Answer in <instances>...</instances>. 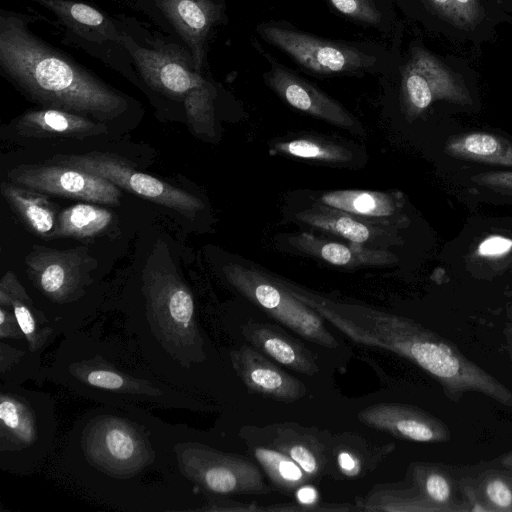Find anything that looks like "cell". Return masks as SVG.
I'll use <instances>...</instances> for the list:
<instances>
[{"mask_svg":"<svg viewBox=\"0 0 512 512\" xmlns=\"http://www.w3.org/2000/svg\"><path fill=\"white\" fill-rule=\"evenodd\" d=\"M187 434L140 407L104 405L76 421L61 465L88 493L122 510L193 511L196 486L174 452Z\"/></svg>","mask_w":512,"mask_h":512,"instance_id":"cell-1","label":"cell"},{"mask_svg":"<svg viewBox=\"0 0 512 512\" xmlns=\"http://www.w3.org/2000/svg\"><path fill=\"white\" fill-rule=\"evenodd\" d=\"M33 16L0 10V74L33 103L101 122L127 113L132 99L30 29Z\"/></svg>","mask_w":512,"mask_h":512,"instance_id":"cell-2","label":"cell"},{"mask_svg":"<svg viewBox=\"0 0 512 512\" xmlns=\"http://www.w3.org/2000/svg\"><path fill=\"white\" fill-rule=\"evenodd\" d=\"M43 380L103 405L201 408L195 395L159 377L130 341L105 339L82 329L64 336L41 369Z\"/></svg>","mask_w":512,"mask_h":512,"instance_id":"cell-3","label":"cell"},{"mask_svg":"<svg viewBox=\"0 0 512 512\" xmlns=\"http://www.w3.org/2000/svg\"><path fill=\"white\" fill-rule=\"evenodd\" d=\"M142 297L126 318L129 341L159 377L194 395L209 352L190 289L175 273L156 270L146 277Z\"/></svg>","mask_w":512,"mask_h":512,"instance_id":"cell-4","label":"cell"},{"mask_svg":"<svg viewBox=\"0 0 512 512\" xmlns=\"http://www.w3.org/2000/svg\"><path fill=\"white\" fill-rule=\"evenodd\" d=\"M332 306L355 323L353 340L414 362L439 382L449 400L458 403L466 393L476 392L512 408V391L450 340L409 318L357 304Z\"/></svg>","mask_w":512,"mask_h":512,"instance_id":"cell-5","label":"cell"},{"mask_svg":"<svg viewBox=\"0 0 512 512\" xmlns=\"http://www.w3.org/2000/svg\"><path fill=\"white\" fill-rule=\"evenodd\" d=\"M113 19L141 89L182 103L191 131L198 136L214 137L217 90L196 69L190 53L168 35L133 16L118 14Z\"/></svg>","mask_w":512,"mask_h":512,"instance_id":"cell-6","label":"cell"},{"mask_svg":"<svg viewBox=\"0 0 512 512\" xmlns=\"http://www.w3.org/2000/svg\"><path fill=\"white\" fill-rule=\"evenodd\" d=\"M57 435L55 401L21 384L0 383V468L20 475L39 470Z\"/></svg>","mask_w":512,"mask_h":512,"instance_id":"cell-7","label":"cell"},{"mask_svg":"<svg viewBox=\"0 0 512 512\" xmlns=\"http://www.w3.org/2000/svg\"><path fill=\"white\" fill-rule=\"evenodd\" d=\"M94 262L82 247L57 250L36 246L25 258L29 280L47 303L44 313L63 336L85 325L77 305L91 285Z\"/></svg>","mask_w":512,"mask_h":512,"instance_id":"cell-8","label":"cell"},{"mask_svg":"<svg viewBox=\"0 0 512 512\" xmlns=\"http://www.w3.org/2000/svg\"><path fill=\"white\" fill-rule=\"evenodd\" d=\"M32 1L52 14L63 43L81 49L141 88L113 16L79 0Z\"/></svg>","mask_w":512,"mask_h":512,"instance_id":"cell-9","label":"cell"},{"mask_svg":"<svg viewBox=\"0 0 512 512\" xmlns=\"http://www.w3.org/2000/svg\"><path fill=\"white\" fill-rule=\"evenodd\" d=\"M223 273L238 292L296 334L321 346H338L321 316L294 296L278 278L237 263L225 265Z\"/></svg>","mask_w":512,"mask_h":512,"instance_id":"cell-10","label":"cell"},{"mask_svg":"<svg viewBox=\"0 0 512 512\" xmlns=\"http://www.w3.org/2000/svg\"><path fill=\"white\" fill-rule=\"evenodd\" d=\"M188 435L176 442L174 452L181 473L196 488L219 495L270 491L259 469L248 460L191 440Z\"/></svg>","mask_w":512,"mask_h":512,"instance_id":"cell-11","label":"cell"},{"mask_svg":"<svg viewBox=\"0 0 512 512\" xmlns=\"http://www.w3.org/2000/svg\"><path fill=\"white\" fill-rule=\"evenodd\" d=\"M164 34L181 44L198 71L203 70L214 27L222 20L217 0H126Z\"/></svg>","mask_w":512,"mask_h":512,"instance_id":"cell-12","label":"cell"},{"mask_svg":"<svg viewBox=\"0 0 512 512\" xmlns=\"http://www.w3.org/2000/svg\"><path fill=\"white\" fill-rule=\"evenodd\" d=\"M57 164L80 169L107 179L120 189L128 190L167 208L193 217L204 208L196 196L163 180L135 170L118 157L101 152L57 155Z\"/></svg>","mask_w":512,"mask_h":512,"instance_id":"cell-13","label":"cell"},{"mask_svg":"<svg viewBox=\"0 0 512 512\" xmlns=\"http://www.w3.org/2000/svg\"><path fill=\"white\" fill-rule=\"evenodd\" d=\"M263 38L284 51L299 65L322 74L355 72L373 66L376 58L356 48L296 30L263 25Z\"/></svg>","mask_w":512,"mask_h":512,"instance_id":"cell-14","label":"cell"},{"mask_svg":"<svg viewBox=\"0 0 512 512\" xmlns=\"http://www.w3.org/2000/svg\"><path fill=\"white\" fill-rule=\"evenodd\" d=\"M8 176L12 182L45 195L112 206L119 205L122 197L121 189L107 179L57 163L21 165Z\"/></svg>","mask_w":512,"mask_h":512,"instance_id":"cell-15","label":"cell"},{"mask_svg":"<svg viewBox=\"0 0 512 512\" xmlns=\"http://www.w3.org/2000/svg\"><path fill=\"white\" fill-rule=\"evenodd\" d=\"M401 95L408 116H417L436 100L471 104L466 87L429 52L417 48L402 70Z\"/></svg>","mask_w":512,"mask_h":512,"instance_id":"cell-16","label":"cell"},{"mask_svg":"<svg viewBox=\"0 0 512 512\" xmlns=\"http://www.w3.org/2000/svg\"><path fill=\"white\" fill-rule=\"evenodd\" d=\"M265 82L290 106L352 133L365 134L361 123L341 104L287 69L273 67Z\"/></svg>","mask_w":512,"mask_h":512,"instance_id":"cell-17","label":"cell"},{"mask_svg":"<svg viewBox=\"0 0 512 512\" xmlns=\"http://www.w3.org/2000/svg\"><path fill=\"white\" fill-rule=\"evenodd\" d=\"M358 418L367 426L404 440L442 443L451 439L450 429L443 421L411 405L379 403L360 411Z\"/></svg>","mask_w":512,"mask_h":512,"instance_id":"cell-18","label":"cell"},{"mask_svg":"<svg viewBox=\"0 0 512 512\" xmlns=\"http://www.w3.org/2000/svg\"><path fill=\"white\" fill-rule=\"evenodd\" d=\"M230 358L237 375L250 391L285 402L296 401L306 394L302 382L272 363L253 346L244 344L232 350Z\"/></svg>","mask_w":512,"mask_h":512,"instance_id":"cell-19","label":"cell"},{"mask_svg":"<svg viewBox=\"0 0 512 512\" xmlns=\"http://www.w3.org/2000/svg\"><path fill=\"white\" fill-rule=\"evenodd\" d=\"M308 226L369 248L387 250L396 245V228L372 225L340 209L320 202L296 214Z\"/></svg>","mask_w":512,"mask_h":512,"instance_id":"cell-20","label":"cell"},{"mask_svg":"<svg viewBox=\"0 0 512 512\" xmlns=\"http://www.w3.org/2000/svg\"><path fill=\"white\" fill-rule=\"evenodd\" d=\"M17 135L24 138L81 140L107 132L105 122L60 109H31L12 122Z\"/></svg>","mask_w":512,"mask_h":512,"instance_id":"cell-21","label":"cell"},{"mask_svg":"<svg viewBox=\"0 0 512 512\" xmlns=\"http://www.w3.org/2000/svg\"><path fill=\"white\" fill-rule=\"evenodd\" d=\"M0 306L13 309L26 337L30 353L42 365L43 353L61 333L36 306L31 295L12 271H7L1 278Z\"/></svg>","mask_w":512,"mask_h":512,"instance_id":"cell-22","label":"cell"},{"mask_svg":"<svg viewBox=\"0 0 512 512\" xmlns=\"http://www.w3.org/2000/svg\"><path fill=\"white\" fill-rule=\"evenodd\" d=\"M318 202L345 211L372 225L396 228L404 223L402 194L366 190H337Z\"/></svg>","mask_w":512,"mask_h":512,"instance_id":"cell-23","label":"cell"},{"mask_svg":"<svg viewBox=\"0 0 512 512\" xmlns=\"http://www.w3.org/2000/svg\"><path fill=\"white\" fill-rule=\"evenodd\" d=\"M288 243L303 254L344 268L383 266L397 261V257L388 250L369 248L352 242L328 241L308 232L290 236Z\"/></svg>","mask_w":512,"mask_h":512,"instance_id":"cell-24","label":"cell"},{"mask_svg":"<svg viewBox=\"0 0 512 512\" xmlns=\"http://www.w3.org/2000/svg\"><path fill=\"white\" fill-rule=\"evenodd\" d=\"M243 333L254 348L283 366L306 375L318 372L311 351L281 330L269 324L251 322L244 326Z\"/></svg>","mask_w":512,"mask_h":512,"instance_id":"cell-25","label":"cell"},{"mask_svg":"<svg viewBox=\"0 0 512 512\" xmlns=\"http://www.w3.org/2000/svg\"><path fill=\"white\" fill-rule=\"evenodd\" d=\"M1 193L28 228L38 236L50 239L59 213L45 194L14 182H3Z\"/></svg>","mask_w":512,"mask_h":512,"instance_id":"cell-26","label":"cell"},{"mask_svg":"<svg viewBox=\"0 0 512 512\" xmlns=\"http://www.w3.org/2000/svg\"><path fill=\"white\" fill-rule=\"evenodd\" d=\"M445 151L456 158L512 166V143L490 133L473 132L451 138Z\"/></svg>","mask_w":512,"mask_h":512,"instance_id":"cell-27","label":"cell"},{"mask_svg":"<svg viewBox=\"0 0 512 512\" xmlns=\"http://www.w3.org/2000/svg\"><path fill=\"white\" fill-rule=\"evenodd\" d=\"M113 214L98 205L79 203L59 212L50 239H89L103 234L111 225Z\"/></svg>","mask_w":512,"mask_h":512,"instance_id":"cell-28","label":"cell"},{"mask_svg":"<svg viewBox=\"0 0 512 512\" xmlns=\"http://www.w3.org/2000/svg\"><path fill=\"white\" fill-rule=\"evenodd\" d=\"M413 481L418 493L441 512L469 511L466 503L455 496L451 475L444 469L427 464H417L413 469Z\"/></svg>","mask_w":512,"mask_h":512,"instance_id":"cell-29","label":"cell"},{"mask_svg":"<svg viewBox=\"0 0 512 512\" xmlns=\"http://www.w3.org/2000/svg\"><path fill=\"white\" fill-rule=\"evenodd\" d=\"M276 153L331 164H348L356 156L350 147L318 137H299L279 141L272 147Z\"/></svg>","mask_w":512,"mask_h":512,"instance_id":"cell-30","label":"cell"},{"mask_svg":"<svg viewBox=\"0 0 512 512\" xmlns=\"http://www.w3.org/2000/svg\"><path fill=\"white\" fill-rule=\"evenodd\" d=\"M42 367L28 347L0 340V382L21 385L29 379L39 382Z\"/></svg>","mask_w":512,"mask_h":512,"instance_id":"cell-31","label":"cell"},{"mask_svg":"<svg viewBox=\"0 0 512 512\" xmlns=\"http://www.w3.org/2000/svg\"><path fill=\"white\" fill-rule=\"evenodd\" d=\"M254 455L278 487L294 490L306 483L308 475L284 452L258 447Z\"/></svg>","mask_w":512,"mask_h":512,"instance_id":"cell-32","label":"cell"},{"mask_svg":"<svg viewBox=\"0 0 512 512\" xmlns=\"http://www.w3.org/2000/svg\"><path fill=\"white\" fill-rule=\"evenodd\" d=\"M477 491L489 512H512V471L489 469L479 475Z\"/></svg>","mask_w":512,"mask_h":512,"instance_id":"cell-33","label":"cell"},{"mask_svg":"<svg viewBox=\"0 0 512 512\" xmlns=\"http://www.w3.org/2000/svg\"><path fill=\"white\" fill-rule=\"evenodd\" d=\"M366 510L382 511H413V512H441V510L426 500L419 493L409 494L400 491L379 492L369 499Z\"/></svg>","mask_w":512,"mask_h":512,"instance_id":"cell-34","label":"cell"},{"mask_svg":"<svg viewBox=\"0 0 512 512\" xmlns=\"http://www.w3.org/2000/svg\"><path fill=\"white\" fill-rule=\"evenodd\" d=\"M438 13L454 25L469 29L480 20L477 0H429Z\"/></svg>","mask_w":512,"mask_h":512,"instance_id":"cell-35","label":"cell"},{"mask_svg":"<svg viewBox=\"0 0 512 512\" xmlns=\"http://www.w3.org/2000/svg\"><path fill=\"white\" fill-rule=\"evenodd\" d=\"M331 5L344 16L366 24H377L381 13L374 0H329Z\"/></svg>","mask_w":512,"mask_h":512,"instance_id":"cell-36","label":"cell"},{"mask_svg":"<svg viewBox=\"0 0 512 512\" xmlns=\"http://www.w3.org/2000/svg\"><path fill=\"white\" fill-rule=\"evenodd\" d=\"M280 450L295 461L302 470L310 476H316L320 470V462L316 453L306 444L301 442H288L280 445Z\"/></svg>","mask_w":512,"mask_h":512,"instance_id":"cell-37","label":"cell"},{"mask_svg":"<svg viewBox=\"0 0 512 512\" xmlns=\"http://www.w3.org/2000/svg\"><path fill=\"white\" fill-rule=\"evenodd\" d=\"M0 340L28 347L12 308L0 306Z\"/></svg>","mask_w":512,"mask_h":512,"instance_id":"cell-38","label":"cell"},{"mask_svg":"<svg viewBox=\"0 0 512 512\" xmlns=\"http://www.w3.org/2000/svg\"><path fill=\"white\" fill-rule=\"evenodd\" d=\"M512 250V239L501 235H491L483 239L477 248L481 257L495 258L508 254Z\"/></svg>","mask_w":512,"mask_h":512,"instance_id":"cell-39","label":"cell"},{"mask_svg":"<svg viewBox=\"0 0 512 512\" xmlns=\"http://www.w3.org/2000/svg\"><path fill=\"white\" fill-rule=\"evenodd\" d=\"M472 181L498 191H512V171H494L475 175Z\"/></svg>","mask_w":512,"mask_h":512,"instance_id":"cell-40","label":"cell"},{"mask_svg":"<svg viewBox=\"0 0 512 512\" xmlns=\"http://www.w3.org/2000/svg\"><path fill=\"white\" fill-rule=\"evenodd\" d=\"M337 460L342 473L348 476H355L360 472L361 464L354 454L342 451L339 453Z\"/></svg>","mask_w":512,"mask_h":512,"instance_id":"cell-41","label":"cell"},{"mask_svg":"<svg viewBox=\"0 0 512 512\" xmlns=\"http://www.w3.org/2000/svg\"><path fill=\"white\" fill-rule=\"evenodd\" d=\"M461 490L466 497V504L469 508V511H487L489 512L488 507L481 499L476 486L463 484L461 486Z\"/></svg>","mask_w":512,"mask_h":512,"instance_id":"cell-42","label":"cell"},{"mask_svg":"<svg viewBox=\"0 0 512 512\" xmlns=\"http://www.w3.org/2000/svg\"><path fill=\"white\" fill-rule=\"evenodd\" d=\"M297 501L303 506L300 510H315L313 507L317 504V490L308 485H302L296 490Z\"/></svg>","mask_w":512,"mask_h":512,"instance_id":"cell-43","label":"cell"},{"mask_svg":"<svg viewBox=\"0 0 512 512\" xmlns=\"http://www.w3.org/2000/svg\"><path fill=\"white\" fill-rule=\"evenodd\" d=\"M499 461L504 468L512 471V451L503 454Z\"/></svg>","mask_w":512,"mask_h":512,"instance_id":"cell-44","label":"cell"},{"mask_svg":"<svg viewBox=\"0 0 512 512\" xmlns=\"http://www.w3.org/2000/svg\"><path fill=\"white\" fill-rule=\"evenodd\" d=\"M504 332L506 335L508 348H509V352H510L511 359H512V323L506 324Z\"/></svg>","mask_w":512,"mask_h":512,"instance_id":"cell-45","label":"cell"}]
</instances>
